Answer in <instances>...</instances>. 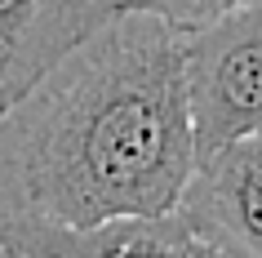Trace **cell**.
<instances>
[{"label": "cell", "instance_id": "cell-3", "mask_svg": "<svg viewBox=\"0 0 262 258\" xmlns=\"http://www.w3.org/2000/svg\"><path fill=\"white\" fill-rule=\"evenodd\" d=\"M0 241L31 258H235L209 241L182 209L169 214H129L94 227H9Z\"/></svg>", "mask_w": 262, "mask_h": 258}, {"label": "cell", "instance_id": "cell-7", "mask_svg": "<svg viewBox=\"0 0 262 258\" xmlns=\"http://www.w3.org/2000/svg\"><path fill=\"white\" fill-rule=\"evenodd\" d=\"M0 258H31V254H23V249H14V245L0 241Z\"/></svg>", "mask_w": 262, "mask_h": 258}, {"label": "cell", "instance_id": "cell-4", "mask_svg": "<svg viewBox=\"0 0 262 258\" xmlns=\"http://www.w3.org/2000/svg\"><path fill=\"white\" fill-rule=\"evenodd\" d=\"M178 209L235 258H262V134L195 161Z\"/></svg>", "mask_w": 262, "mask_h": 258}, {"label": "cell", "instance_id": "cell-6", "mask_svg": "<svg viewBox=\"0 0 262 258\" xmlns=\"http://www.w3.org/2000/svg\"><path fill=\"white\" fill-rule=\"evenodd\" d=\"M245 5H253V0H116V14H151L187 36V31H200Z\"/></svg>", "mask_w": 262, "mask_h": 258}, {"label": "cell", "instance_id": "cell-5", "mask_svg": "<svg viewBox=\"0 0 262 258\" xmlns=\"http://www.w3.org/2000/svg\"><path fill=\"white\" fill-rule=\"evenodd\" d=\"M111 14L116 0H0V111Z\"/></svg>", "mask_w": 262, "mask_h": 258}, {"label": "cell", "instance_id": "cell-2", "mask_svg": "<svg viewBox=\"0 0 262 258\" xmlns=\"http://www.w3.org/2000/svg\"><path fill=\"white\" fill-rule=\"evenodd\" d=\"M195 161L262 134V0L182 36Z\"/></svg>", "mask_w": 262, "mask_h": 258}, {"label": "cell", "instance_id": "cell-1", "mask_svg": "<svg viewBox=\"0 0 262 258\" xmlns=\"http://www.w3.org/2000/svg\"><path fill=\"white\" fill-rule=\"evenodd\" d=\"M195 174L182 31L111 14L0 111V231L169 214Z\"/></svg>", "mask_w": 262, "mask_h": 258}]
</instances>
